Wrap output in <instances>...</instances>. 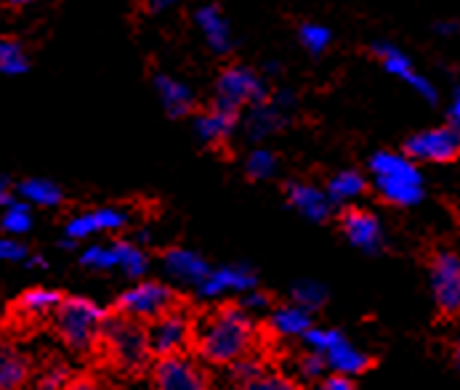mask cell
<instances>
[{"label":"cell","mask_w":460,"mask_h":390,"mask_svg":"<svg viewBox=\"0 0 460 390\" xmlns=\"http://www.w3.org/2000/svg\"><path fill=\"white\" fill-rule=\"evenodd\" d=\"M431 295L442 314H460V256L458 253H437L431 260Z\"/></svg>","instance_id":"13"},{"label":"cell","mask_w":460,"mask_h":390,"mask_svg":"<svg viewBox=\"0 0 460 390\" xmlns=\"http://www.w3.org/2000/svg\"><path fill=\"white\" fill-rule=\"evenodd\" d=\"M0 226L8 237H22L32 229V207L22 199H13L8 207H3V215H0Z\"/></svg>","instance_id":"29"},{"label":"cell","mask_w":460,"mask_h":390,"mask_svg":"<svg viewBox=\"0 0 460 390\" xmlns=\"http://www.w3.org/2000/svg\"><path fill=\"white\" fill-rule=\"evenodd\" d=\"M288 202L296 212H301L304 218H309L314 223L325 221L332 212V199L325 189H317L314 184H290Z\"/></svg>","instance_id":"19"},{"label":"cell","mask_w":460,"mask_h":390,"mask_svg":"<svg viewBox=\"0 0 460 390\" xmlns=\"http://www.w3.org/2000/svg\"><path fill=\"white\" fill-rule=\"evenodd\" d=\"M298 43L312 56H323L330 48V43H332V30L320 24V22H306V24L298 27Z\"/></svg>","instance_id":"30"},{"label":"cell","mask_w":460,"mask_h":390,"mask_svg":"<svg viewBox=\"0 0 460 390\" xmlns=\"http://www.w3.org/2000/svg\"><path fill=\"white\" fill-rule=\"evenodd\" d=\"M62 303V295L57 290H49V287H35V290H27L19 300H16V314L27 322H38V319H46V316H54V311L59 308Z\"/></svg>","instance_id":"23"},{"label":"cell","mask_w":460,"mask_h":390,"mask_svg":"<svg viewBox=\"0 0 460 390\" xmlns=\"http://www.w3.org/2000/svg\"><path fill=\"white\" fill-rule=\"evenodd\" d=\"M8 3H11V5H30L32 0H8Z\"/></svg>","instance_id":"45"},{"label":"cell","mask_w":460,"mask_h":390,"mask_svg":"<svg viewBox=\"0 0 460 390\" xmlns=\"http://www.w3.org/2000/svg\"><path fill=\"white\" fill-rule=\"evenodd\" d=\"M309 351L320 353L325 359L330 372L335 375H346V377H354V375H362L367 367H370V356L354 345L343 332L338 329H328V326H312L304 337Z\"/></svg>","instance_id":"5"},{"label":"cell","mask_w":460,"mask_h":390,"mask_svg":"<svg viewBox=\"0 0 460 390\" xmlns=\"http://www.w3.org/2000/svg\"><path fill=\"white\" fill-rule=\"evenodd\" d=\"M251 290H256V273L248 265H221L210 268L198 287V295L205 300H216L224 295H245Z\"/></svg>","instance_id":"15"},{"label":"cell","mask_w":460,"mask_h":390,"mask_svg":"<svg viewBox=\"0 0 460 390\" xmlns=\"http://www.w3.org/2000/svg\"><path fill=\"white\" fill-rule=\"evenodd\" d=\"M80 263L91 271H120V242L85 247L80 256Z\"/></svg>","instance_id":"27"},{"label":"cell","mask_w":460,"mask_h":390,"mask_svg":"<svg viewBox=\"0 0 460 390\" xmlns=\"http://www.w3.org/2000/svg\"><path fill=\"white\" fill-rule=\"evenodd\" d=\"M458 364H460V351H458Z\"/></svg>","instance_id":"46"},{"label":"cell","mask_w":460,"mask_h":390,"mask_svg":"<svg viewBox=\"0 0 460 390\" xmlns=\"http://www.w3.org/2000/svg\"><path fill=\"white\" fill-rule=\"evenodd\" d=\"M325 300H328V290L317 279H298L293 284V303H298L309 311H317L325 306Z\"/></svg>","instance_id":"31"},{"label":"cell","mask_w":460,"mask_h":390,"mask_svg":"<svg viewBox=\"0 0 460 390\" xmlns=\"http://www.w3.org/2000/svg\"><path fill=\"white\" fill-rule=\"evenodd\" d=\"M195 24L213 54L232 51V24L218 5H199L195 11Z\"/></svg>","instance_id":"18"},{"label":"cell","mask_w":460,"mask_h":390,"mask_svg":"<svg viewBox=\"0 0 460 390\" xmlns=\"http://www.w3.org/2000/svg\"><path fill=\"white\" fill-rule=\"evenodd\" d=\"M27 258H30V253L16 237H3L0 239V263H22Z\"/></svg>","instance_id":"37"},{"label":"cell","mask_w":460,"mask_h":390,"mask_svg":"<svg viewBox=\"0 0 460 390\" xmlns=\"http://www.w3.org/2000/svg\"><path fill=\"white\" fill-rule=\"evenodd\" d=\"M30 69V56L24 46L13 38H0V74L19 77Z\"/></svg>","instance_id":"28"},{"label":"cell","mask_w":460,"mask_h":390,"mask_svg":"<svg viewBox=\"0 0 460 390\" xmlns=\"http://www.w3.org/2000/svg\"><path fill=\"white\" fill-rule=\"evenodd\" d=\"M65 390H104L93 377H77V380H69Z\"/></svg>","instance_id":"41"},{"label":"cell","mask_w":460,"mask_h":390,"mask_svg":"<svg viewBox=\"0 0 460 390\" xmlns=\"http://www.w3.org/2000/svg\"><path fill=\"white\" fill-rule=\"evenodd\" d=\"M128 226V212L120 207H96V210H85L75 218H69L65 226L66 242H83L91 239L96 234H112Z\"/></svg>","instance_id":"14"},{"label":"cell","mask_w":460,"mask_h":390,"mask_svg":"<svg viewBox=\"0 0 460 390\" xmlns=\"http://www.w3.org/2000/svg\"><path fill=\"white\" fill-rule=\"evenodd\" d=\"M104 322V308L88 298H62L54 311V326L72 351H91L102 337Z\"/></svg>","instance_id":"3"},{"label":"cell","mask_w":460,"mask_h":390,"mask_svg":"<svg viewBox=\"0 0 460 390\" xmlns=\"http://www.w3.org/2000/svg\"><path fill=\"white\" fill-rule=\"evenodd\" d=\"M370 178L381 199L394 207H415L423 202L426 186L418 162L399 152H378L370 157Z\"/></svg>","instance_id":"2"},{"label":"cell","mask_w":460,"mask_h":390,"mask_svg":"<svg viewBox=\"0 0 460 390\" xmlns=\"http://www.w3.org/2000/svg\"><path fill=\"white\" fill-rule=\"evenodd\" d=\"M16 195L30 207H59L62 204V189L49 178H27L16 186Z\"/></svg>","instance_id":"24"},{"label":"cell","mask_w":460,"mask_h":390,"mask_svg":"<svg viewBox=\"0 0 460 390\" xmlns=\"http://www.w3.org/2000/svg\"><path fill=\"white\" fill-rule=\"evenodd\" d=\"M163 268L171 279L181 282V284H190V287H199L202 279L210 273V263L202 258L195 250H187V247H171L165 256H163Z\"/></svg>","instance_id":"17"},{"label":"cell","mask_w":460,"mask_h":390,"mask_svg":"<svg viewBox=\"0 0 460 390\" xmlns=\"http://www.w3.org/2000/svg\"><path fill=\"white\" fill-rule=\"evenodd\" d=\"M296 109V96L290 91H277L274 96H266L263 101L253 104L245 117V135L251 141H263L271 133L282 130L290 123V115Z\"/></svg>","instance_id":"11"},{"label":"cell","mask_w":460,"mask_h":390,"mask_svg":"<svg viewBox=\"0 0 460 390\" xmlns=\"http://www.w3.org/2000/svg\"><path fill=\"white\" fill-rule=\"evenodd\" d=\"M173 308V290L163 282H138L118 298V311L136 322H155Z\"/></svg>","instance_id":"7"},{"label":"cell","mask_w":460,"mask_h":390,"mask_svg":"<svg viewBox=\"0 0 460 390\" xmlns=\"http://www.w3.org/2000/svg\"><path fill=\"white\" fill-rule=\"evenodd\" d=\"M341 229H343V237L362 253H381L384 250V242H386V234H384V226L381 221L367 212V210H346L343 218H341Z\"/></svg>","instance_id":"16"},{"label":"cell","mask_w":460,"mask_h":390,"mask_svg":"<svg viewBox=\"0 0 460 390\" xmlns=\"http://www.w3.org/2000/svg\"><path fill=\"white\" fill-rule=\"evenodd\" d=\"M240 390H298V386L285 377V375H277V372H263L261 377L245 383Z\"/></svg>","instance_id":"36"},{"label":"cell","mask_w":460,"mask_h":390,"mask_svg":"<svg viewBox=\"0 0 460 390\" xmlns=\"http://www.w3.org/2000/svg\"><path fill=\"white\" fill-rule=\"evenodd\" d=\"M245 311H266L269 308V298L263 295V292H259V290H251V292H245L243 295V303H240Z\"/></svg>","instance_id":"39"},{"label":"cell","mask_w":460,"mask_h":390,"mask_svg":"<svg viewBox=\"0 0 460 390\" xmlns=\"http://www.w3.org/2000/svg\"><path fill=\"white\" fill-rule=\"evenodd\" d=\"M263 372V361L259 356H253V351L251 353H245V356H240L237 361H232L229 364V377L243 388L245 383H251V380H256V377H261Z\"/></svg>","instance_id":"33"},{"label":"cell","mask_w":460,"mask_h":390,"mask_svg":"<svg viewBox=\"0 0 460 390\" xmlns=\"http://www.w3.org/2000/svg\"><path fill=\"white\" fill-rule=\"evenodd\" d=\"M365 189H367V178L359 170H341L330 178L325 192L332 199V204H346V202L359 199L365 195Z\"/></svg>","instance_id":"26"},{"label":"cell","mask_w":460,"mask_h":390,"mask_svg":"<svg viewBox=\"0 0 460 390\" xmlns=\"http://www.w3.org/2000/svg\"><path fill=\"white\" fill-rule=\"evenodd\" d=\"M312 311L298 306V303H288L279 306L271 316H269V329L277 337H304L312 329Z\"/></svg>","instance_id":"22"},{"label":"cell","mask_w":460,"mask_h":390,"mask_svg":"<svg viewBox=\"0 0 460 390\" xmlns=\"http://www.w3.org/2000/svg\"><path fill=\"white\" fill-rule=\"evenodd\" d=\"M146 334H149V351L165 359V356L184 353L190 348V342L195 340V326L184 311L171 308L149 325Z\"/></svg>","instance_id":"8"},{"label":"cell","mask_w":460,"mask_h":390,"mask_svg":"<svg viewBox=\"0 0 460 390\" xmlns=\"http://www.w3.org/2000/svg\"><path fill=\"white\" fill-rule=\"evenodd\" d=\"M277 154L269 152V149H251V154L245 157V173L253 178V181H266L277 173Z\"/></svg>","instance_id":"32"},{"label":"cell","mask_w":460,"mask_h":390,"mask_svg":"<svg viewBox=\"0 0 460 390\" xmlns=\"http://www.w3.org/2000/svg\"><path fill=\"white\" fill-rule=\"evenodd\" d=\"M237 128H240V112L224 109L216 104H213V109L195 117V135L202 143H210V146L226 141Z\"/></svg>","instance_id":"20"},{"label":"cell","mask_w":460,"mask_h":390,"mask_svg":"<svg viewBox=\"0 0 460 390\" xmlns=\"http://www.w3.org/2000/svg\"><path fill=\"white\" fill-rule=\"evenodd\" d=\"M256 322L243 306H221L195 329L198 353L216 367H229L256 345Z\"/></svg>","instance_id":"1"},{"label":"cell","mask_w":460,"mask_h":390,"mask_svg":"<svg viewBox=\"0 0 460 390\" xmlns=\"http://www.w3.org/2000/svg\"><path fill=\"white\" fill-rule=\"evenodd\" d=\"M155 91H157L160 104L165 107V112H168L171 117H184V115H190L192 107H195V93H192V88H190L184 80L173 77V74H155Z\"/></svg>","instance_id":"21"},{"label":"cell","mask_w":460,"mask_h":390,"mask_svg":"<svg viewBox=\"0 0 460 390\" xmlns=\"http://www.w3.org/2000/svg\"><path fill=\"white\" fill-rule=\"evenodd\" d=\"M317 390H357L354 388V383H351V377H346V375H325L320 383H317Z\"/></svg>","instance_id":"38"},{"label":"cell","mask_w":460,"mask_h":390,"mask_svg":"<svg viewBox=\"0 0 460 390\" xmlns=\"http://www.w3.org/2000/svg\"><path fill=\"white\" fill-rule=\"evenodd\" d=\"M296 372L304 377V380H309V383H317V380H323L325 377V372H328V364H325V359L320 356V353H314V351H306L298 361H296Z\"/></svg>","instance_id":"34"},{"label":"cell","mask_w":460,"mask_h":390,"mask_svg":"<svg viewBox=\"0 0 460 390\" xmlns=\"http://www.w3.org/2000/svg\"><path fill=\"white\" fill-rule=\"evenodd\" d=\"M434 32L442 35V38H453V35H458L460 32V24L458 22H437V24H434Z\"/></svg>","instance_id":"42"},{"label":"cell","mask_w":460,"mask_h":390,"mask_svg":"<svg viewBox=\"0 0 460 390\" xmlns=\"http://www.w3.org/2000/svg\"><path fill=\"white\" fill-rule=\"evenodd\" d=\"M144 3H146L149 11H168V8L179 5L181 0H144Z\"/></svg>","instance_id":"43"},{"label":"cell","mask_w":460,"mask_h":390,"mask_svg":"<svg viewBox=\"0 0 460 390\" xmlns=\"http://www.w3.org/2000/svg\"><path fill=\"white\" fill-rule=\"evenodd\" d=\"M99 342L104 345V353L120 367V369H141L149 359V334L141 322L128 316H107Z\"/></svg>","instance_id":"4"},{"label":"cell","mask_w":460,"mask_h":390,"mask_svg":"<svg viewBox=\"0 0 460 390\" xmlns=\"http://www.w3.org/2000/svg\"><path fill=\"white\" fill-rule=\"evenodd\" d=\"M269 96L266 80L256 69L243 65L226 66L216 80V107L240 112L243 107H253Z\"/></svg>","instance_id":"6"},{"label":"cell","mask_w":460,"mask_h":390,"mask_svg":"<svg viewBox=\"0 0 460 390\" xmlns=\"http://www.w3.org/2000/svg\"><path fill=\"white\" fill-rule=\"evenodd\" d=\"M27 380H30V361L19 351L0 345V390H19Z\"/></svg>","instance_id":"25"},{"label":"cell","mask_w":460,"mask_h":390,"mask_svg":"<svg viewBox=\"0 0 460 390\" xmlns=\"http://www.w3.org/2000/svg\"><path fill=\"white\" fill-rule=\"evenodd\" d=\"M450 120H453V126L460 130V88L456 91V96H453V104H450Z\"/></svg>","instance_id":"44"},{"label":"cell","mask_w":460,"mask_h":390,"mask_svg":"<svg viewBox=\"0 0 460 390\" xmlns=\"http://www.w3.org/2000/svg\"><path fill=\"white\" fill-rule=\"evenodd\" d=\"M66 383H69V369H66V364L54 361V364H49V367L40 372V377H38V390H65Z\"/></svg>","instance_id":"35"},{"label":"cell","mask_w":460,"mask_h":390,"mask_svg":"<svg viewBox=\"0 0 460 390\" xmlns=\"http://www.w3.org/2000/svg\"><path fill=\"white\" fill-rule=\"evenodd\" d=\"M152 383H155V390H210L205 369L187 353L160 359L155 367Z\"/></svg>","instance_id":"12"},{"label":"cell","mask_w":460,"mask_h":390,"mask_svg":"<svg viewBox=\"0 0 460 390\" xmlns=\"http://www.w3.org/2000/svg\"><path fill=\"white\" fill-rule=\"evenodd\" d=\"M404 154L415 162H453L460 154V130L456 126L420 130L407 138Z\"/></svg>","instance_id":"10"},{"label":"cell","mask_w":460,"mask_h":390,"mask_svg":"<svg viewBox=\"0 0 460 390\" xmlns=\"http://www.w3.org/2000/svg\"><path fill=\"white\" fill-rule=\"evenodd\" d=\"M373 54H376L378 65L384 66V72H386L389 77H394L402 85H407L410 91H415V93H418L420 99H426L429 104H437L439 93H437L434 82H431L426 74H420V72L415 69V62H412L402 48H396L392 43L378 40V43H373Z\"/></svg>","instance_id":"9"},{"label":"cell","mask_w":460,"mask_h":390,"mask_svg":"<svg viewBox=\"0 0 460 390\" xmlns=\"http://www.w3.org/2000/svg\"><path fill=\"white\" fill-rule=\"evenodd\" d=\"M16 199V189L11 186V181L5 176H0V207H8Z\"/></svg>","instance_id":"40"}]
</instances>
